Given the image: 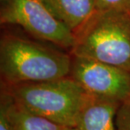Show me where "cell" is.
Listing matches in <instances>:
<instances>
[{"label":"cell","mask_w":130,"mask_h":130,"mask_svg":"<svg viewBox=\"0 0 130 130\" xmlns=\"http://www.w3.org/2000/svg\"><path fill=\"white\" fill-rule=\"evenodd\" d=\"M72 56L14 36L0 43L1 85L43 82L68 77Z\"/></svg>","instance_id":"cell-1"},{"label":"cell","mask_w":130,"mask_h":130,"mask_svg":"<svg viewBox=\"0 0 130 130\" xmlns=\"http://www.w3.org/2000/svg\"><path fill=\"white\" fill-rule=\"evenodd\" d=\"M75 36L70 55L130 72V13L96 10Z\"/></svg>","instance_id":"cell-2"},{"label":"cell","mask_w":130,"mask_h":130,"mask_svg":"<svg viewBox=\"0 0 130 130\" xmlns=\"http://www.w3.org/2000/svg\"><path fill=\"white\" fill-rule=\"evenodd\" d=\"M18 105L63 127H76L89 94L68 76L43 82L1 85Z\"/></svg>","instance_id":"cell-3"},{"label":"cell","mask_w":130,"mask_h":130,"mask_svg":"<svg viewBox=\"0 0 130 130\" xmlns=\"http://www.w3.org/2000/svg\"><path fill=\"white\" fill-rule=\"evenodd\" d=\"M1 24L17 25L42 40L70 51L76 36L56 18L43 0H9L1 11Z\"/></svg>","instance_id":"cell-4"},{"label":"cell","mask_w":130,"mask_h":130,"mask_svg":"<svg viewBox=\"0 0 130 130\" xmlns=\"http://www.w3.org/2000/svg\"><path fill=\"white\" fill-rule=\"evenodd\" d=\"M69 76L92 96L119 102L130 96V72L127 70L93 59L72 56Z\"/></svg>","instance_id":"cell-5"},{"label":"cell","mask_w":130,"mask_h":130,"mask_svg":"<svg viewBox=\"0 0 130 130\" xmlns=\"http://www.w3.org/2000/svg\"><path fill=\"white\" fill-rule=\"evenodd\" d=\"M121 102L90 95L80 111L79 130H115V118Z\"/></svg>","instance_id":"cell-6"},{"label":"cell","mask_w":130,"mask_h":130,"mask_svg":"<svg viewBox=\"0 0 130 130\" xmlns=\"http://www.w3.org/2000/svg\"><path fill=\"white\" fill-rule=\"evenodd\" d=\"M58 20L75 35L96 11L95 0H43Z\"/></svg>","instance_id":"cell-7"},{"label":"cell","mask_w":130,"mask_h":130,"mask_svg":"<svg viewBox=\"0 0 130 130\" xmlns=\"http://www.w3.org/2000/svg\"><path fill=\"white\" fill-rule=\"evenodd\" d=\"M9 115L12 130H63L65 128L25 110L15 103L9 94Z\"/></svg>","instance_id":"cell-8"},{"label":"cell","mask_w":130,"mask_h":130,"mask_svg":"<svg viewBox=\"0 0 130 130\" xmlns=\"http://www.w3.org/2000/svg\"><path fill=\"white\" fill-rule=\"evenodd\" d=\"M115 130H130V96L119 105L115 118Z\"/></svg>","instance_id":"cell-9"},{"label":"cell","mask_w":130,"mask_h":130,"mask_svg":"<svg viewBox=\"0 0 130 130\" xmlns=\"http://www.w3.org/2000/svg\"><path fill=\"white\" fill-rule=\"evenodd\" d=\"M9 100L8 92L1 88L0 95V130H12L9 115Z\"/></svg>","instance_id":"cell-10"},{"label":"cell","mask_w":130,"mask_h":130,"mask_svg":"<svg viewBox=\"0 0 130 130\" xmlns=\"http://www.w3.org/2000/svg\"><path fill=\"white\" fill-rule=\"evenodd\" d=\"M96 10H119L130 13V0H95Z\"/></svg>","instance_id":"cell-11"},{"label":"cell","mask_w":130,"mask_h":130,"mask_svg":"<svg viewBox=\"0 0 130 130\" xmlns=\"http://www.w3.org/2000/svg\"><path fill=\"white\" fill-rule=\"evenodd\" d=\"M63 130H79L77 127H65Z\"/></svg>","instance_id":"cell-12"}]
</instances>
